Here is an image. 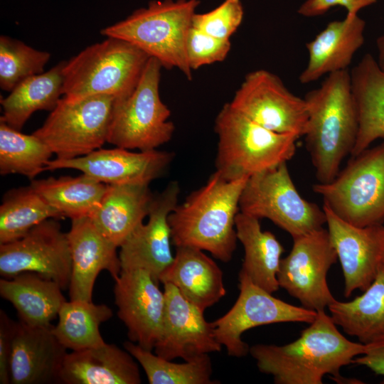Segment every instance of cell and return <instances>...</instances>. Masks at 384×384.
<instances>
[{
	"label": "cell",
	"instance_id": "13",
	"mask_svg": "<svg viewBox=\"0 0 384 384\" xmlns=\"http://www.w3.org/2000/svg\"><path fill=\"white\" fill-rule=\"evenodd\" d=\"M230 105L274 132L304 137L308 110L304 98L292 93L275 74L264 69L250 72Z\"/></svg>",
	"mask_w": 384,
	"mask_h": 384
},
{
	"label": "cell",
	"instance_id": "11",
	"mask_svg": "<svg viewBox=\"0 0 384 384\" xmlns=\"http://www.w3.org/2000/svg\"><path fill=\"white\" fill-rule=\"evenodd\" d=\"M240 294L233 307L211 322L217 341L225 346L228 354L240 358L250 351L241 336L256 326L283 322L311 323L317 311L287 303L254 284L240 271Z\"/></svg>",
	"mask_w": 384,
	"mask_h": 384
},
{
	"label": "cell",
	"instance_id": "28",
	"mask_svg": "<svg viewBox=\"0 0 384 384\" xmlns=\"http://www.w3.org/2000/svg\"><path fill=\"white\" fill-rule=\"evenodd\" d=\"M235 230L245 251L240 271L267 292H277L283 246L273 233L262 230L259 218L240 211L235 218Z\"/></svg>",
	"mask_w": 384,
	"mask_h": 384
},
{
	"label": "cell",
	"instance_id": "3",
	"mask_svg": "<svg viewBox=\"0 0 384 384\" xmlns=\"http://www.w3.org/2000/svg\"><path fill=\"white\" fill-rule=\"evenodd\" d=\"M304 99L308 110L304 139L318 183L331 181L351 154L358 132V113L353 97L350 72L329 74L321 85Z\"/></svg>",
	"mask_w": 384,
	"mask_h": 384
},
{
	"label": "cell",
	"instance_id": "40",
	"mask_svg": "<svg viewBox=\"0 0 384 384\" xmlns=\"http://www.w3.org/2000/svg\"><path fill=\"white\" fill-rule=\"evenodd\" d=\"M16 322L11 320L4 311L0 313V383H11L10 363L12 341Z\"/></svg>",
	"mask_w": 384,
	"mask_h": 384
},
{
	"label": "cell",
	"instance_id": "5",
	"mask_svg": "<svg viewBox=\"0 0 384 384\" xmlns=\"http://www.w3.org/2000/svg\"><path fill=\"white\" fill-rule=\"evenodd\" d=\"M199 4V0H153L100 33L134 45L157 59L163 68H176L191 80L186 45Z\"/></svg>",
	"mask_w": 384,
	"mask_h": 384
},
{
	"label": "cell",
	"instance_id": "32",
	"mask_svg": "<svg viewBox=\"0 0 384 384\" xmlns=\"http://www.w3.org/2000/svg\"><path fill=\"white\" fill-rule=\"evenodd\" d=\"M112 316V310L106 304H96L92 301H65L52 331L67 350L95 348L105 343L100 326Z\"/></svg>",
	"mask_w": 384,
	"mask_h": 384
},
{
	"label": "cell",
	"instance_id": "8",
	"mask_svg": "<svg viewBox=\"0 0 384 384\" xmlns=\"http://www.w3.org/2000/svg\"><path fill=\"white\" fill-rule=\"evenodd\" d=\"M162 68L150 57L132 93L117 100L107 142L129 150L151 151L171 139L175 125L159 94Z\"/></svg>",
	"mask_w": 384,
	"mask_h": 384
},
{
	"label": "cell",
	"instance_id": "16",
	"mask_svg": "<svg viewBox=\"0 0 384 384\" xmlns=\"http://www.w3.org/2000/svg\"><path fill=\"white\" fill-rule=\"evenodd\" d=\"M174 159L173 151L100 148L74 159H51L46 170L75 169L109 185H149L165 173Z\"/></svg>",
	"mask_w": 384,
	"mask_h": 384
},
{
	"label": "cell",
	"instance_id": "1",
	"mask_svg": "<svg viewBox=\"0 0 384 384\" xmlns=\"http://www.w3.org/2000/svg\"><path fill=\"white\" fill-rule=\"evenodd\" d=\"M364 346L343 336L323 310L295 341L283 346L256 344L249 353L260 371L272 375L277 384H322L326 375L342 381L341 368L362 355Z\"/></svg>",
	"mask_w": 384,
	"mask_h": 384
},
{
	"label": "cell",
	"instance_id": "15",
	"mask_svg": "<svg viewBox=\"0 0 384 384\" xmlns=\"http://www.w3.org/2000/svg\"><path fill=\"white\" fill-rule=\"evenodd\" d=\"M179 193L178 183L171 181L154 194L147 222L139 225L119 246L121 270L142 269L160 282L174 259L169 215L178 205Z\"/></svg>",
	"mask_w": 384,
	"mask_h": 384
},
{
	"label": "cell",
	"instance_id": "21",
	"mask_svg": "<svg viewBox=\"0 0 384 384\" xmlns=\"http://www.w3.org/2000/svg\"><path fill=\"white\" fill-rule=\"evenodd\" d=\"M52 327L16 322L10 363L11 383L60 382V373L68 352L53 334Z\"/></svg>",
	"mask_w": 384,
	"mask_h": 384
},
{
	"label": "cell",
	"instance_id": "7",
	"mask_svg": "<svg viewBox=\"0 0 384 384\" xmlns=\"http://www.w3.org/2000/svg\"><path fill=\"white\" fill-rule=\"evenodd\" d=\"M313 191L336 215L358 227L384 221V140L352 156L330 182Z\"/></svg>",
	"mask_w": 384,
	"mask_h": 384
},
{
	"label": "cell",
	"instance_id": "25",
	"mask_svg": "<svg viewBox=\"0 0 384 384\" xmlns=\"http://www.w3.org/2000/svg\"><path fill=\"white\" fill-rule=\"evenodd\" d=\"M154 194L149 185H109L89 218L117 247L148 217Z\"/></svg>",
	"mask_w": 384,
	"mask_h": 384
},
{
	"label": "cell",
	"instance_id": "12",
	"mask_svg": "<svg viewBox=\"0 0 384 384\" xmlns=\"http://www.w3.org/2000/svg\"><path fill=\"white\" fill-rule=\"evenodd\" d=\"M337 259L327 229L321 228L294 238L289 254L280 262L279 285L302 306L316 311L325 310L336 300L326 275Z\"/></svg>",
	"mask_w": 384,
	"mask_h": 384
},
{
	"label": "cell",
	"instance_id": "23",
	"mask_svg": "<svg viewBox=\"0 0 384 384\" xmlns=\"http://www.w3.org/2000/svg\"><path fill=\"white\" fill-rule=\"evenodd\" d=\"M134 357L114 344L68 353L60 373L66 384H139L140 372Z\"/></svg>",
	"mask_w": 384,
	"mask_h": 384
},
{
	"label": "cell",
	"instance_id": "26",
	"mask_svg": "<svg viewBox=\"0 0 384 384\" xmlns=\"http://www.w3.org/2000/svg\"><path fill=\"white\" fill-rule=\"evenodd\" d=\"M351 88L358 118V132L351 156L384 140V70L370 53L350 71Z\"/></svg>",
	"mask_w": 384,
	"mask_h": 384
},
{
	"label": "cell",
	"instance_id": "20",
	"mask_svg": "<svg viewBox=\"0 0 384 384\" xmlns=\"http://www.w3.org/2000/svg\"><path fill=\"white\" fill-rule=\"evenodd\" d=\"M67 233L72 260L70 299L91 302L100 272L107 271L113 279L120 274L118 247L100 232L89 217L71 220Z\"/></svg>",
	"mask_w": 384,
	"mask_h": 384
},
{
	"label": "cell",
	"instance_id": "24",
	"mask_svg": "<svg viewBox=\"0 0 384 384\" xmlns=\"http://www.w3.org/2000/svg\"><path fill=\"white\" fill-rule=\"evenodd\" d=\"M159 281L174 285L203 311L226 294L220 268L203 250L191 247H176L174 261Z\"/></svg>",
	"mask_w": 384,
	"mask_h": 384
},
{
	"label": "cell",
	"instance_id": "33",
	"mask_svg": "<svg viewBox=\"0 0 384 384\" xmlns=\"http://www.w3.org/2000/svg\"><path fill=\"white\" fill-rule=\"evenodd\" d=\"M49 218H63L31 185L6 191L0 206V245L23 238Z\"/></svg>",
	"mask_w": 384,
	"mask_h": 384
},
{
	"label": "cell",
	"instance_id": "18",
	"mask_svg": "<svg viewBox=\"0 0 384 384\" xmlns=\"http://www.w3.org/2000/svg\"><path fill=\"white\" fill-rule=\"evenodd\" d=\"M327 230L344 277V295L366 290L374 280L384 255V225H353L324 204Z\"/></svg>",
	"mask_w": 384,
	"mask_h": 384
},
{
	"label": "cell",
	"instance_id": "10",
	"mask_svg": "<svg viewBox=\"0 0 384 384\" xmlns=\"http://www.w3.org/2000/svg\"><path fill=\"white\" fill-rule=\"evenodd\" d=\"M117 100L112 95L78 100L63 97L33 134L50 149L57 159L87 155L107 142Z\"/></svg>",
	"mask_w": 384,
	"mask_h": 384
},
{
	"label": "cell",
	"instance_id": "43",
	"mask_svg": "<svg viewBox=\"0 0 384 384\" xmlns=\"http://www.w3.org/2000/svg\"><path fill=\"white\" fill-rule=\"evenodd\" d=\"M383 265H384V255H383Z\"/></svg>",
	"mask_w": 384,
	"mask_h": 384
},
{
	"label": "cell",
	"instance_id": "4",
	"mask_svg": "<svg viewBox=\"0 0 384 384\" xmlns=\"http://www.w3.org/2000/svg\"><path fill=\"white\" fill-rule=\"evenodd\" d=\"M218 137L215 173L225 180L250 177L287 163L299 137L274 132L233 108L223 106L214 124Z\"/></svg>",
	"mask_w": 384,
	"mask_h": 384
},
{
	"label": "cell",
	"instance_id": "38",
	"mask_svg": "<svg viewBox=\"0 0 384 384\" xmlns=\"http://www.w3.org/2000/svg\"><path fill=\"white\" fill-rule=\"evenodd\" d=\"M231 48L230 39L213 37L191 26L186 39V55L193 70L224 60Z\"/></svg>",
	"mask_w": 384,
	"mask_h": 384
},
{
	"label": "cell",
	"instance_id": "27",
	"mask_svg": "<svg viewBox=\"0 0 384 384\" xmlns=\"http://www.w3.org/2000/svg\"><path fill=\"white\" fill-rule=\"evenodd\" d=\"M55 282L25 272L0 279V294L16 309L20 321L31 326H50L66 301Z\"/></svg>",
	"mask_w": 384,
	"mask_h": 384
},
{
	"label": "cell",
	"instance_id": "30",
	"mask_svg": "<svg viewBox=\"0 0 384 384\" xmlns=\"http://www.w3.org/2000/svg\"><path fill=\"white\" fill-rule=\"evenodd\" d=\"M363 292L350 302L336 299L328 309L336 326L367 343L384 336V265Z\"/></svg>",
	"mask_w": 384,
	"mask_h": 384
},
{
	"label": "cell",
	"instance_id": "39",
	"mask_svg": "<svg viewBox=\"0 0 384 384\" xmlns=\"http://www.w3.org/2000/svg\"><path fill=\"white\" fill-rule=\"evenodd\" d=\"M377 0H306L298 9V13L305 17L324 14L334 6L345 8L348 14H358L363 9L376 3Z\"/></svg>",
	"mask_w": 384,
	"mask_h": 384
},
{
	"label": "cell",
	"instance_id": "41",
	"mask_svg": "<svg viewBox=\"0 0 384 384\" xmlns=\"http://www.w3.org/2000/svg\"><path fill=\"white\" fill-rule=\"evenodd\" d=\"M364 352L352 363L365 366L375 373L384 375V336L364 343Z\"/></svg>",
	"mask_w": 384,
	"mask_h": 384
},
{
	"label": "cell",
	"instance_id": "37",
	"mask_svg": "<svg viewBox=\"0 0 384 384\" xmlns=\"http://www.w3.org/2000/svg\"><path fill=\"white\" fill-rule=\"evenodd\" d=\"M244 9L240 0H224L206 13H196L192 26L217 38L230 39L240 26Z\"/></svg>",
	"mask_w": 384,
	"mask_h": 384
},
{
	"label": "cell",
	"instance_id": "42",
	"mask_svg": "<svg viewBox=\"0 0 384 384\" xmlns=\"http://www.w3.org/2000/svg\"><path fill=\"white\" fill-rule=\"evenodd\" d=\"M376 46L378 49L377 62L380 68L384 70V35L376 39Z\"/></svg>",
	"mask_w": 384,
	"mask_h": 384
},
{
	"label": "cell",
	"instance_id": "31",
	"mask_svg": "<svg viewBox=\"0 0 384 384\" xmlns=\"http://www.w3.org/2000/svg\"><path fill=\"white\" fill-rule=\"evenodd\" d=\"M30 185L62 216L89 217L98 207L107 184L82 174L79 176L33 179Z\"/></svg>",
	"mask_w": 384,
	"mask_h": 384
},
{
	"label": "cell",
	"instance_id": "6",
	"mask_svg": "<svg viewBox=\"0 0 384 384\" xmlns=\"http://www.w3.org/2000/svg\"><path fill=\"white\" fill-rule=\"evenodd\" d=\"M149 58L126 41L106 37L66 60L63 95L70 100L94 95L124 100L134 90Z\"/></svg>",
	"mask_w": 384,
	"mask_h": 384
},
{
	"label": "cell",
	"instance_id": "2",
	"mask_svg": "<svg viewBox=\"0 0 384 384\" xmlns=\"http://www.w3.org/2000/svg\"><path fill=\"white\" fill-rule=\"evenodd\" d=\"M249 177L228 181L214 172L206 183L191 193L169 215L171 242L209 252L228 262L236 248L235 218Z\"/></svg>",
	"mask_w": 384,
	"mask_h": 384
},
{
	"label": "cell",
	"instance_id": "14",
	"mask_svg": "<svg viewBox=\"0 0 384 384\" xmlns=\"http://www.w3.org/2000/svg\"><path fill=\"white\" fill-rule=\"evenodd\" d=\"M72 268L68 233L55 218L34 226L23 238L0 245V274L10 278L25 272L69 287Z\"/></svg>",
	"mask_w": 384,
	"mask_h": 384
},
{
	"label": "cell",
	"instance_id": "22",
	"mask_svg": "<svg viewBox=\"0 0 384 384\" xmlns=\"http://www.w3.org/2000/svg\"><path fill=\"white\" fill-rule=\"evenodd\" d=\"M366 22L358 14L333 21L306 43L309 60L299 76L302 84L324 75L348 70L356 51L363 45Z\"/></svg>",
	"mask_w": 384,
	"mask_h": 384
},
{
	"label": "cell",
	"instance_id": "36",
	"mask_svg": "<svg viewBox=\"0 0 384 384\" xmlns=\"http://www.w3.org/2000/svg\"><path fill=\"white\" fill-rule=\"evenodd\" d=\"M50 58L47 51L35 49L21 41L0 36V87L11 92L20 82L44 72Z\"/></svg>",
	"mask_w": 384,
	"mask_h": 384
},
{
	"label": "cell",
	"instance_id": "17",
	"mask_svg": "<svg viewBox=\"0 0 384 384\" xmlns=\"http://www.w3.org/2000/svg\"><path fill=\"white\" fill-rule=\"evenodd\" d=\"M117 315L127 329L129 341L152 351L161 338L165 295L146 270H121L114 279Z\"/></svg>",
	"mask_w": 384,
	"mask_h": 384
},
{
	"label": "cell",
	"instance_id": "29",
	"mask_svg": "<svg viewBox=\"0 0 384 384\" xmlns=\"http://www.w3.org/2000/svg\"><path fill=\"white\" fill-rule=\"evenodd\" d=\"M65 62L62 60L48 71L28 78L9 92L7 97L1 98L0 120L21 131L35 112H51L63 95Z\"/></svg>",
	"mask_w": 384,
	"mask_h": 384
},
{
	"label": "cell",
	"instance_id": "19",
	"mask_svg": "<svg viewBox=\"0 0 384 384\" xmlns=\"http://www.w3.org/2000/svg\"><path fill=\"white\" fill-rule=\"evenodd\" d=\"M165 312L161 338L154 353L172 361L181 358L190 361L203 354L221 351L211 323L202 309L186 299L171 283H163Z\"/></svg>",
	"mask_w": 384,
	"mask_h": 384
},
{
	"label": "cell",
	"instance_id": "9",
	"mask_svg": "<svg viewBox=\"0 0 384 384\" xmlns=\"http://www.w3.org/2000/svg\"><path fill=\"white\" fill-rule=\"evenodd\" d=\"M239 206L242 213L270 220L292 238L321 228L326 223L324 209L299 193L287 163L250 176Z\"/></svg>",
	"mask_w": 384,
	"mask_h": 384
},
{
	"label": "cell",
	"instance_id": "34",
	"mask_svg": "<svg viewBox=\"0 0 384 384\" xmlns=\"http://www.w3.org/2000/svg\"><path fill=\"white\" fill-rule=\"evenodd\" d=\"M53 153L35 134H25L0 120V174L33 180L46 170Z\"/></svg>",
	"mask_w": 384,
	"mask_h": 384
},
{
	"label": "cell",
	"instance_id": "35",
	"mask_svg": "<svg viewBox=\"0 0 384 384\" xmlns=\"http://www.w3.org/2000/svg\"><path fill=\"white\" fill-rule=\"evenodd\" d=\"M124 348L144 369L150 384H214L211 379L212 364L208 354H203L183 363H173L159 356L131 341Z\"/></svg>",
	"mask_w": 384,
	"mask_h": 384
}]
</instances>
